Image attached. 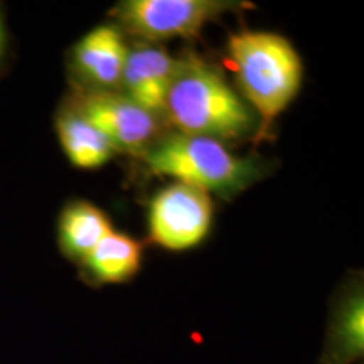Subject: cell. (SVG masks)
<instances>
[{
	"label": "cell",
	"instance_id": "10",
	"mask_svg": "<svg viewBox=\"0 0 364 364\" xmlns=\"http://www.w3.org/2000/svg\"><path fill=\"white\" fill-rule=\"evenodd\" d=\"M112 231L110 220L88 201H71L58 220V247L70 262L83 263L95 247Z\"/></svg>",
	"mask_w": 364,
	"mask_h": 364
},
{
	"label": "cell",
	"instance_id": "11",
	"mask_svg": "<svg viewBox=\"0 0 364 364\" xmlns=\"http://www.w3.org/2000/svg\"><path fill=\"white\" fill-rule=\"evenodd\" d=\"M142 245L129 235L110 231L81 263L90 279L100 284H122L136 275L142 265Z\"/></svg>",
	"mask_w": 364,
	"mask_h": 364
},
{
	"label": "cell",
	"instance_id": "5",
	"mask_svg": "<svg viewBox=\"0 0 364 364\" xmlns=\"http://www.w3.org/2000/svg\"><path fill=\"white\" fill-rule=\"evenodd\" d=\"M68 100L107 136L117 152L144 157L159 142L161 118L144 110L120 91L75 90Z\"/></svg>",
	"mask_w": 364,
	"mask_h": 364
},
{
	"label": "cell",
	"instance_id": "12",
	"mask_svg": "<svg viewBox=\"0 0 364 364\" xmlns=\"http://www.w3.org/2000/svg\"><path fill=\"white\" fill-rule=\"evenodd\" d=\"M364 351V297L363 287H354L339 304L331 324L326 361L349 364Z\"/></svg>",
	"mask_w": 364,
	"mask_h": 364
},
{
	"label": "cell",
	"instance_id": "13",
	"mask_svg": "<svg viewBox=\"0 0 364 364\" xmlns=\"http://www.w3.org/2000/svg\"><path fill=\"white\" fill-rule=\"evenodd\" d=\"M7 51H9L7 21H6V12H4L2 4H0V76H2L4 65H6Z\"/></svg>",
	"mask_w": 364,
	"mask_h": 364
},
{
	"label": "cell",
	"instance_id": "3",
	"mask_svg": "<svg viewBox=\"0 0 364 364\" xmlns=\"http://www.w3.org/2000/svg\"><path fill=\"white\" fill-rule=\"evenodd\" d=\"M149 171L204 193L233 196L262 177V166L240 157L220 140L174 134L159 140L144 156Z\"/></svg>",
	"mask_w": 364,
	"mask_h": 364
},
{
	"label": "cell",
	"instance_id": "9",
	"mask_svg": "<svg viewBox=\"0 0 364 364\" xmlns=\"http://www.w3.org/2000/svg\"><path fill=\"white\" fill-rule=\"evenodd\" d=\"M54 130L68 161L78 169H98L117 154L107 136L95 129L68 98L54 115Z\"/></svg>",
	"mask_w": 364,
	"mask_h": 364
},
{
	"label": "cell",
	"instance_id": "1",
	"mask_svg": "<svg viewBox=\"0 0 364 364\" xmlns=\"http://www.w3.org/2000/svg\"><path fill=\"white\" fill-rule=\"evenodd\" d=\"M164 118L179 134L238 140L257 132L258 118L221 73L196 56L179 58Z\"/></svg>",
	"mask_w": 364,
	"mask_h": 364
},
{
	"label": "cell",
	"instance_id": "4",
	"mask_svg": "<svg viewBox=\"0 0 364 364\" xmlns=\"http://www.w3.org/2000/svg\"><path fill=\"white\" fill-rule=\"evenodd\" d=\"M248 7L250 4L235 0H124L112 9L110 16L127 33L156 44L196 38L209 22Z\"/></svg>",
	"mask_w": 364,
	"mask_h": 364
},
{
	"label": "cell",
	"instance_id": "8",
	"mask_svg": "<svg viewBox=\"0 0 364 364\" xmlns=\"http://www.w3.org/2000/svg\"><path fill=\"white\" fill-rule=\"evenodd\" d=\"M177 61L156 44L142 43L129 48L120 93L152 115L164 118Z\"/></svg>",
	"mask_w": 364,
	"mask_h": 364
},
{
	"label": "cell",
	"instance_id": "6",
	"mask_svg": "<svg viewBox=\"0 0 364 364\" xmlns=\"http://www.w3.org/2000/svg\"><path fill=\"white\" fill-rule=\"evenodd\" d=\"M213 223L208 193L174 182L156 194L149 208V235L159 247L184 252L206 238Z\"/></svg>",
	"mask_w": 364,
	"mask_h": 364
},
{
	"label": "cell",
	"instance_id": "2",
	"mask_svg": "<svg viewBox=\"0 0 364 364\" xmlns=\"http://www.w3.org/2000/svg\"><path fill=\"white\" fill-rule=\"evenodd\" d=\"M226 49L241 95L260 118L257 136L262 139L263 132L297 97L304 78L302 59L289 39L268 31L230 34Z\"/></svg>",
	"mask_w": 364,
	"mask_h": 364
},
{
	"label": "cell",
	"instance_id": "7",
	"mask_svg": "<svg viewBox=\"0 0 364 364\" xmlns=\"http://www.w3.org/2000/svg\"><path fill=\"white\" fill-rule=\"evenodd\" d=\"M129 44L120 27L102 24L86 33L71 48L70 75L85 91H120Z\"/></svg>",
	"mask_w": 364,
	"mask_h": 364
}]
</instances>
